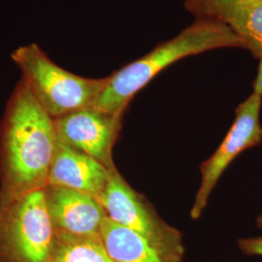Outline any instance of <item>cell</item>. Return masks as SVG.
<instances>
[{"instance_id":"6da1fadb","label":"cell","mask_w":262,"mask_h":262,"mask_svg":"<svg viewBox=\"0 0 262 262\" xmlns=\"http://www.w3.org/2000/svg\"><path fill=\"white\" fill-rule=\"evenodd\" d=\"M56 142L55 119L20 80L1 126L0 201L47 187Z\"/></svg>"},{"instance_id":"7a4b0ae2","label":"cell","mask_w":262,"mask_h":262,"mask_svg":"<svg viewBox=\"0 0 262 262\" xmlns=\"http://www.w3.org/2000/svg\"><path fill=\"white\" fill-rule=\"evenodd\" d=\"M221 48H243V41L223 23L197 19L177 36L107 77L91 107L111 115H123L133 96L163 69L187 56Z\"/></svg>"},{"instance_id":"3957f363","label":"cell","mask_w":262,"mask_h":262,"mask_svg":"<svg viewBox=\"0 0 262 262\" xmlns=\"http://www.w3.org/2000/svg\"><path fill=\"white\" fill-rule=\"evenodd\" d=\"M11 57L21 81L54 119L91 107L107 81V77L92 79L67 71L35 43L17 48Z\"/></svg>"},{"instance_id":"277c9868","label":"cell","mask_w":262,"mask_h":262,"mask_svg":"<svg viewBox=\"0 0 262 262\" xmlns=\"http://www.w3.org/2000/svg\"><path fill=\"white\" fill-rule=\"evenodd\" d=\"M56 246L44 188L0 201V262H48Z\"/></svg>"},{"instance_id":"5b68a950","label":"cell","mask_w":262,"mask_h":262,"mask_svg":"<svg viewBox=\"0 0 262 262\" xmlns=\"http://www.w3.org/2000/svg\"><path fill=\"white\" fill-rule=\"evenodd\" d=\"M107 216L146 239L166 262H182L184 245L177 229L165 224L117 169L96 198Z\"/></svg>"},{"instance_id":"8992f818","label":"cell","mask_w":262,"mask_h":262,"mask_svg":"<svg viewBox=\"0 0 262 262\" xmlns=\"http://www.w3.org/2000/svg\"><path fill=\"white\" fill-rule=\"evenodd\" d=\"M262 96L251 94L235 111L234 122L214 155L201 165V183L190 215L197 220L204 211L213 189L226 168L239 155L262 142Z\"/></svg>"},{"instance_id":"52a82bcc","label":"cell","mask_w":262,"mask_h":262,"mask_svg":"<svg viewBox=\"0 0 262 262\" xmlns=\"http://www.w3.org/2000/svg\"><path fill=\"white\" fill-rule=\"evenodd\" d=\"M122 115H111L93 107L78 110L55 119L58 140L116 169L113 146L119 135Z\"/></svg>"},{"instance_id":"ba28073f","label":"cell","mask_w":262,"mask_h":262,"mask_svg":"<svg viewBox=\"0 0 262 262\" xmlns=\"http://www.w3.org/2000/svg\"><path fill=\"white\" fill-rule=\"evenodd\" d=\"M44 191L56 237L101 238L107 214L95 197L50 185Z\"/></svg>"},{"instance_id":"9c48e42d","label":"cell","mask_w":262,"mask_h":262,"mask_svg":"<svg viewBox=\"0 0 262 262\" xmlns=\"http://www.w3.org/2000/svg\"><path fill=\"white\" fill-rule=\"evenodd\" d=\"M197 19H214L230 28L254 57H262V0H187Z\"/></svg>"},{"instance_id":"30bf717a","label":"cell","mask_w":262,"mask_h":262,"mask_svg":"<svg viewBox=\"0 0 262 262\" xmlns=\"http://www.w3.org/2000/svg\"><path fill=\"white\" fill-rule=\"evenodd\" d=\"M112 171L98 160L57 139L48 185L71 188L97 198Z\"/></svg>"},{"instance_id":"8fae6325","label":"cell","mask_w":262,"mask_h":262,"mask_svg":"<svg viewBox=\"0 0 262 262\" xmlns=\"http://www.w3.org/2000/svg\"><path fill=\"white\" fill-rule=\"evenodd\" d=\"M101 238L115 262H166L146 239L108 216L104 220Z\"/></svg>"},{"instance_id":"7c38bea8","label":"cell","mask_w":262,"mask_h":262,"mask_svg":"<svg viewBox=\"0 0 262 262\" xmlns=\"http://www.w3.org/2000/svg\"><path fill=\"white\" fill-rule=\"evenodd\" d=\"M55 255L62 262H115L102 238L56 237Z\"/></svg>"},{"instance_id":"4fadbf2b","label":"cell","mask_w":262,"mask_h":262,"mask_svg":"<svg viewBox=\"0 0 262 262\" xmlns=\"http://www.w3.org/2000/svg\"><path fill=\"white\" fill-rule=\"evenodd\" d=\"M256 226L262 232V215L256 219ZM238 247L246 255L262 256V235L257 237L242 238L238 241Z\"/></svg>"},{"instance_id":"5bb4252c","label":"cell","mask_w":262,"mask_h":262,"mask_svg":"<svg viewBox=\"0 0 262 262\" xmlns=\"http://www.w3.org/2000/svg\"><path fill=\"white\" fill-rule=\"evenodd\" d=\"M253 93L262 96V57L259 59V66L257 69V74L253 81Z\"/></svg>"},{"instance_id":"9a60e30c","label":"cell","mask_w":262,"mask_h":262,"mask_svg":"<svg viewBox=\"0 0 262 262\" xmlns=\"http://www.w3.org/2000/svg\"><path fill=\"white\" fill-rule=\"evenodd\" d=\"M48 262H62L61 261V260H60V259H58V258H57V257H56V255H55V254H54V256H53V257H52V258H51V259H50V260H49V261Z\"/></svg>"}]
</instances>
